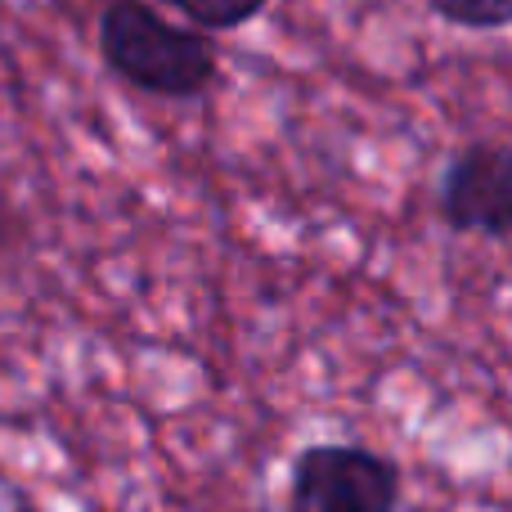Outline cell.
<instances>
[{
    "label": "cell",
    "mask_w": 512,
    "mask_h": 512,
    "mask_svg": "<svg viewBox=\"0 0 512 512\" xmlns=\"http://www.w3.org/2000/svg\"><path fill=\"white\" fill-rule=\"evenodd\" d=\"M441 221L459 234H512V149L472 144L445 167L441 180Z\"/></svg>",
    "instance_id": "cell-3"
},
{
    "label": "cell",
    "mask_w": 512,
    "mask_h": 512,
    "mask_svg": "<svg viewBox=\"0 0 512 512\" xmlns=\"http://www.w3.org/2000/svg\"><path fill=\"white\" fill-rule=\"evenodd\" d=\"M400 468L364 445H310L292 459L288 512H396Z\"/></svg>",
    "instance_id": "cell-2"
},
{
    "label": "cell",
    "mask_w": 512,
    "mask_h": 512,
    "mask_svg": "<svg viewBox=\"0 0 512 512\" xmlns=\"http://www.w3.org/2000/svg\"><path fill=\"white\" fill-rule=\"evenodd\" d=\"M9 512H41V508H32V504H14Z\"/></svg>",
    "instance_id": "cell-6"
},
{
    "label": "cell",
    "mask_w": 512,
    "mask_h": 512,
    "mask_svg": "<svg viewBox=\"0 0 512 512\" xmlns=\"http://www.w3.org/2000/svg\"><path fill=\"white\" fill-rule=\"evenodd\" d=\"M99 54L135 90L162 99L203 95L216 77V50L203 32L176 27L144 0H108L99 18Z\"/></svg>",
    "instance_id": "cell-1"
},
{
    "label": "cell",
    "mask_w": 512,
    "mask_h": 512,
    "mask_svg": "<svg viewBox=\"0 0 512 512\" xmlns=\"http://www.w3.org/2000/svg\"><path fill=\"white\" fill-rule=\"evenodd\" d=\"M432 9L441 18L472 32H490V27H508L512 23V0H432Z\"/></svg>",
    "instance_id": "cell-5"
},
{
    "label": "cell",
    "mask_w": 512,
    "mask_h": 512,
    "mask_svg": "<svg viewBox=\"0 0 512 512\" xmlns=\"http://www.w3.org/2000/svg\"><path fill=\"white\" fill-rule=\"evenodd\" d=\"M189 14V23L207 27V32H230V27L252 23L265 9V0H176Z\"/></svg>",
    "instance_id": "cell-4"
}]
</instances>
